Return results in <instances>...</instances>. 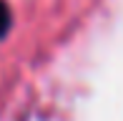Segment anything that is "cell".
<instances>
[{
	"label": "cell",
	"instance_id": "6da1fadb",
	"mask_svg": "<svg viewBox=\"0 0 123 121\" xmlns=\"http://www.w3.org/2000/svg\"><path fill=\"white\" fill-rule=\"evenodd\" d=\"M10 30V8L5 5V0H0V38Z\"/></svg>",
	"mask_w": 123,
	"mask_h": 121
}]
</instances>
